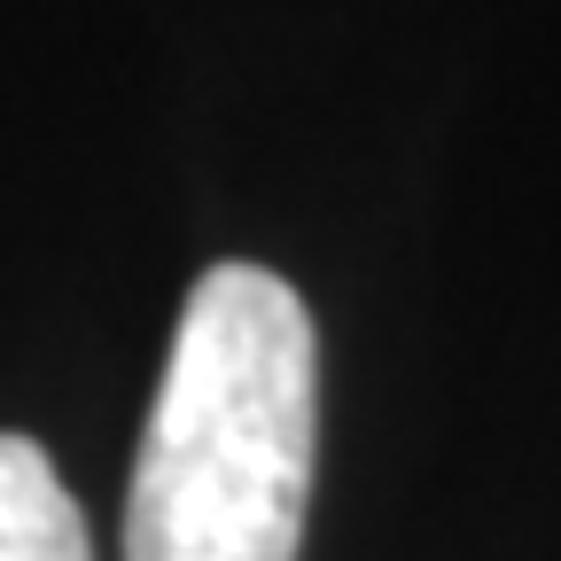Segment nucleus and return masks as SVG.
I'll return each mask as SVG.
<instances>
[{
	"instance_id": "f257e3e1",
	"label": "nucleus",
	"mask_w": 561,
	"mask_h": 561,
	"mask_svg": "<svg viewBox=\"0 0 561 561\" xmlns=\"http://www.w3.org/2000/svg\"><path fill=\"white\" fill-rule=\"evenodd\" d=\"M320 453V335L265 265H210L164 351L125 491V561H297Z\"/></svg>"
},
{
	"instance_id": "f03ea898",
	"label": "nucleus",
	"mask_w": 561,
	"mask_h": 561,
	"mask_svg": "<svg viewBox=\"0 0 561 561\" xmlns=\"http://www.w3.org/2000/svg\"><path fill=\"white\" fill-rule=\"evenodd\" d=\"M0 561H94L79 500L62 491L55 460L16 430H0Z\"/></svg>"
}]
</instances>
